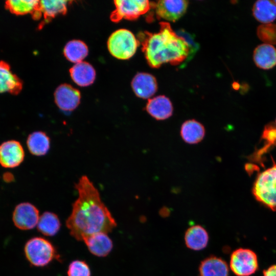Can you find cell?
<instances>
[{
    "label": "cell",
    "mask_w": 276,
    "mask_h": 276,
    "mask_svg": "<svg viewBox=\"0 0 276 276\" xmlns=\"http://www.w3.org/2000/svg\"><path fill=\"white\" fill-rule=\"evenodd\" d=\"M263 276H276V264L263 271Z\"/></svg>",
    "instance_id": "30"
},
{
    "label": "cell",
    "mask_w": 276,
    "mask_h": 276,
    "mask_svg": "<svg viewBox=\"0 0 276 276\" xmlns=\"http://www.w3.org/2000/svg\"><path fill=\"white\" fill-rule=\"evenodd\" d=\"M6 8L16 15L31 14L34 19H39L42 14L40 1L11 0L6 2Z\"/></svg>",
    "instance_id": "17"
},
{
    "label": "cell",
    "mask_w": 276,
    "mask_h": 276,
    "mask_svg": "<svg viewBox=\"0 0 276 276\" xmlns=\"http://www.w3.org/2000/svg\"><path fill=\"white\" fill-rule=\"evenodd\" d=\"M37 226L38 231L43 235L53 236L59 231L61 223L55 214L45 212L40 216Z\"/></svg>",
    "instance_id": "24"
},
{
    "label": "cell",
    "mask_w": 276,
    "mask_h": 276,
    "mask_svg": "<svg viewBox=\"0 0 276 276\" xmlns=\"http://www.w3.org/2000/svg\"><path fill=\"white\" fill-rule=\"evenodd\" d=\"M25 151L19 142L11 140L0 145V165L5 168L19 166L25 158Z\"/></svg>",
    "instance_id": "9"
},
{
    "label": "cell",
    "mask_w": 276,
    "mask_h": 276,
    "mask_svg": "<svg viewBox=\"0 0 276 276\" xmlns=\"http://www.w3.org/2000/svg\"><path fill=\"white\" fill-rule=\"evenodd\" d=\"M3 179L6 182H11L14 180V177L12 173L6 172L3 175Z\"/></svg>",
    "instance_id": "31"
},
{
    "label": "cell",
    "mask_w": 276,
    "mask_h": 276,
    "mask_svg": "<svg viewBox=\"0 0 276 276\" xmlns=\"http://www.w3.org/2000/svg\"><path fill=\"white\" fill-rule=\"evenodd\" d=\"M230 267L238 276H249L258 269L257 255L249 249L238 248L234 250L231 256Z\"/></svg>",
    "instance_id": "7"
},
{
    "label": "cell",
    "mask_w": 276,
    "mask_h": 276,
    "mask_svg": "<svg viewBox=\"0 0 276 276\" xmlns=\"http://www.w3.org/2000/svg\"><path fill=\"white\" fill-rule=\"evenodd\" d=\"M256 199L272 211H276V163L258 174L252 189Z\"/></svg>",
    "instance_id": "3"
},
{
    "label": "cell",
    "mask_w": 276,
    "mask_h": 276,
    "mask_svg": "<svg viewBox=\"0 0 276 276\" xmlns=\"http://www.w3.org/2000/svg\"><path fill=\"white\" fill-rule=\"evenodd\" d=\"M158 32H141L139 41L149 65L158 68L164 63L178 65L188 59L190 55L189 44L172 29L168 22H159Z\"/></svg>",
    "instance_id": "2"
},
{
    "label": "cell",
    "mask_w": 276,
    "mask_h": 276,
    "mask_svg": "<svg viewBox=\"0 0 276 276\" xmlns=\"http://www.w3.org/2000/svg\"><path fill=\"white\" fill-rule=\"evenodd\" d=\"M253 60L256 65L263 70H269L276 65V48L272 45L263 43L254 51Z\"/></svg>",
    "instance_id": "16"
},
{
    "label": "cell",
    "mask_w": 276,
    "mask_h": 276,
    "mask_svg": "<svg viewBox=\"0 0 276 276\" xmlns=\"http://www.w3.org/2000/svg\"><path fill=\"white\" fill-rule=\"evenodd\" d=\"M273 2L274 3V4L276 5V1H273Z\"/></svg>",
    "instance_id": "33"
},
{
    "label": "cell",
    "mask_w": 276,
    "mask_h": 276,
    "mask_svg": "<svg viewBox=\"0 0 276 276\" xmlns=\"http://www.w3.org/2000/svg\"><path fill=\"white\" fill-rule=\"evenodd\" d=\"M131 86L135 94L142 99H150L157 89L155 77L146 73L137 74L132 79Z\"/></svg>",
    "instance_id": "12"
},
{
    "label": "cell",
    "mask_w": 276,
    "mask_h": 276,
    "mask_svg": "<svg viewBox=\"0 0 276 276\" xmlns=\"http://www.w3.org/2000/svg\"><path fill=\"white\" fill-rule=\"evenodd\" d=\"M89 266L83 261L75 260L72 262L68 267V276H90Z\"/></svg>",
    "instance_id": "29"
},
{
    "label": "cell",
    "mask_w": 276,
    "mask_h": 276,
    "mask_svg": "<svg viewBox=\"0 0 276 276\" xmlns=\"http://www.w3.org/2000/svg\"><path fill=\"white\" fill-rule=\"evenodd\" d=\"M185 241L186 246L189 248L200 250L207 246L209 235L206 231L201 225H193L186 232Z\"/></svg>",
    "instance_id": "21"
},
{
    "label": "cell",
    "mask_w": 276,
    "mask_h": 276,
    "mask_svg": "<svg viewBox=\"0 0 276 276\" xmlns=\"http://www.w3.org/2000/svg\"><path fill=\"white\" fill-rule=\"evenodd\" d=\"M39 218L38 210L29 202H22L17 204L12 214L14 225L21 230L33 228L37 225Z\"/></svg>",
    "instance_id": "8"
},
{
    "label": "cell",
    "mask_w": 276,
    "mask_h": 276,
    "mask_svg": "<svg viewBox=\"0 0 276 276\" xmlns=\"http://www.w3.org/2000/svg\"><path fill=\"white\" fill-rule=\"evenodd\" d=\"M275 125H276V120H275Z\"/></svg>",
    "instance_id": "34"
},
{
    "label": "cell",
    "mask_w": 276,
    "mask_h": 276,
    "mask_svg": "<svg viewBox=\"0 0 276 276\" xmlns=\"http://www.w3.org/2000/svg\"><path fill=\"white\" fill-rule=\"evenodd\" d=\"M24 251L28 261L36 267L45 266L58 257L54 245L46 239L38 237L27 242Z\"/></svg>",
    "instance_id": "4"
},
{
    "label": "cell",
    "mask_w": 276,
    "mask_h": 276,
    "mask_svg": "<svg viewBox=\"0 0 276 276\" xmlns=\"http://www.w3.org/2000/svg\"><path fill=\"white\" fill-rule=\"evenodd\" d=\"M153 5L157 17L168 21H175L185 13L188 2L185 0H162Z\"/></svg>",
    "instance_id": "10"
},
{
    "label": "cell",
    "mask_w": 276,
    "mask_h": 276,
    "mask_svg": "<svg viewBox=\"0 0 276 276\" xmlns=\"http://www.w3.org/2000/svg\"><path fill=\"white\" fill-rule=\"evenodd\" d=\"M200 276H228L227 264L221 258L211 256L204 259L200 263Z\"/></svg>",
    "instance_id": "19"
},
{
    "label": "cell",
    "mask_w": 276,
    "mask_h": 276,
    "mask_svg": "<svg viewBox=\"0 0 276 276\" xmlns=\"http://www.w3.org/2000/svg\"><path fill=\"white\" fill-rule=\"evenodd\" d=\"M262 139L265 141L263 148L258 151L256 157H260L268 149L272 146H276V125L273 123L267 124L264 128Z\"/></svg>",
    "instance_id": "27"
},
{
    "label": "cell",
    "mask_w": 276,
    "mask_h": 276,
    "mask_svg": "<svg viewBox=\"0 0 276 276\" xmlns=\"http://www.w3.org/2000/svg\"><path fill=\"white\" fill-rule=\"evenodd\" d=\"M252 14L258 21L269 24L276 19V5L273 1L259 0L254 4Z\"/></svg>",
    "instance_id": "23"
},
{
    "label": "cell",
    "mask_w": 276,
    "mask_h": 276,
    "mask_svg": "<svg viewBox=\"0 0 276 276\" xmlns=\"http://www.w3.org/2000/svg\"><path fill=\"white\" fill-rule=\"evenodd\" d=\"M233 87L235 89H238L240 87V85L238 83L235 82L233 84Z\"/></svg>",
    "instance_id": "32"
},
{
    "label": "cell",
    "mask_w": 276,
    "mask_h": 276,
    "mask_svg": "<svg viewBox=\"0 0 276 276\" xmlns=\"http://www.w3.org/2000/svg\"><path fill=\"white\" fill-rule=\"evenodd\" d=\"M180 134L183 141L189 144H195L200 142L205 134L204 126L194 120L185 121L180 127Z\"/></svg>",
    "instance_id": "18"
},
{
    "label": "cell",
    "mask_w": 276,
    "mask_h": 276,
    "mask_svg": "<svg viewBox=\"0 0 276 276\" xmlns=\"http://www.w3.org/2000/svg\"><path fill=\"white\" fill-rule=\"evenodd\" d=\"M73 80L80 86L91 84L96 78L95 69L89 63L81 61L75 63L70 70Z\"/></svg>",
    "instance_id": "20"
},
{
    "label": "cell",
    "mask_w": 276,
    "mask_h": 276,
    "mask_svg": "<svg viewBox=\"0 0 276 276\" xmlns=\"http://www.w3.org/2000/svg\"><path fill=\"white\" fill-rule=\"evenodd\" d=\"M75 188L78 197L66 221L71 235L77 240L83 241L94 234L111 232L117 223L93 182L83 176Z\"/></svg>",
    "instance_id": "1"
},
{
    "label": "cell",
    "mask_w": 276,
    "mask_h": 276,
    "mask_svg": "<svg viewBox=\"0 0 276 276\" xmlns=\"http://www.w3.org/2000/svg\"><path fill=\"white\" fill-rule=\"evenodd\" d=\"M258 38L264 43L276 44V24H264L258 26L257 29Z\"/></svg>",
    "instance_id": "28"
},
{
    "label": "cell",
    "mask_w": 276,
    "mask_h": 276,
    "mask_svg": "<svg viewBox=\"0 0 276 276\" xmlns=\"http://www.w3.org/2000/svg\"><path fill=\"white\" fill-rule=\"evenodd\" d=\"M54 97L55 103L60 109L71 111L79 105L81 96L78 89L69 84H63L57 87Z\"/></svg>",
    "instance_id": "11"
},
{
    "label": "cell",
    "mask_w": 276,
    "mask_h": 276,
    "mask_svg": "<svg viewBox=\"0 0 276 276\" xmlns=\"http://www.w3.org/2000/svg\"><path fill=\"white\" fill-rule=\"evenodd\" d=\"M116 9L110 15V19L118 22L122 19L133 20L147 13L152 4L147 0H116Z\"/></svg>",
    "instance_id": "6"
},
{
    "label": "cell",
    "mask_w": 276,
    "mask_h": 276,
    "mask_svg": "<svg viewBox=\"0 0 276 276\" xmlns=\"http://www.w3.org/2000/svg\"><path fill=\"white\" fill-rule=\"evenodd\" d=\"M146 110L154 119L161 121L166 120L172 115L173 108L168 97L158 96L148 99Z\"/></svg>",
    "instance_id": "13"
},
{
    "label": "cell",
    "mask_w": 276,
    "mask_h": 276,
    "mask_svg": "<svg viewBox=\"0 0 276 276\" xmlns=\"http://www.w3.org/2000/svg\"><path fill=\"white\" fill-rule=\"evenodd\" d=\"M88 52L86 44L78 40L69 41L64 48V55L66 59L75 63L82 61L87 56Z\"/></svg>",
    "instance_id": "25"
},
{
    "label": "cell",
    "mask_w": 276,
    "mask_h": 276,
    "mask_svg": "<svg viewBox=\"0 0 276 276\" xmlns=\"http://www.w3.org/2000/svg\"><path fill=\"white\" fill-rule=\"evenodd\" d=\"M140 43L131 31L121 29L109 36L107 47L109 52L113 57L126 60L134 55Z\"/></svg>",
    "instance_id": "5"
},
{
    "label": "cell",
    "mask_w": 276,
    "mask_h": 276,
    "mask_svg": "<svg viewBox=\"0 0 276 276\" xmlns=\"http://www.w3.org/2000/svg\"><path fill=\"white\" fill-rule=\"evenodd\" d=\"M27 145L32 155L42 156L45 155L49 150L50 140L45 132L34 131L28 136Z\"/></svg>",
    "instance_id": "22"
},
{
    "label": "cell",
    "mask_w": 276,
    "mask_h": 276,
    "mask_svg": "<svg viewBox=\"0 0 276 276\" xmlns=\"http://www.w3.org/2000/svg\"><path fill=\"white\" fill-rule=\"evenodd\" d=\"M22 87V82L11 72L9 65L1 61L0 93L7 92L17 95L21 91Z\"/></svg>",
    "instance_id": "15"
},
{
    "label": "cell",
    "mask_w": 276,
    "mask_h": 276,
    "mask_svg": "<svg viewBox=\"0 0 276 276\" xmlns=\"http://www.w3.org/2000/svg\"><path fill=\"white\" fill-rule=\"evenodd\" d=\"M89 251L98 257H105L112 250L113 244L107 233H98L92 234L83 240Z\"/></svg>",
    "instance_id": "14"
},
{
    "label": "cell",
    "mask_w": 276,
    "mask_h": 276,
    "mask_svg": "<svg viewBox=\"0 0 276 276\" xmlns=\"http://www.w3.org/2000/svg\"><path fill=\"white\" fill-rule=\"evenodd\" d=\"M67 2L62 0L40 1V9L46 22L58 14H65L67 10Z\"/></svg>",
    "instance_id": "26"
}]
</instances>
